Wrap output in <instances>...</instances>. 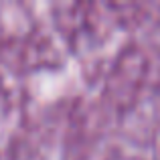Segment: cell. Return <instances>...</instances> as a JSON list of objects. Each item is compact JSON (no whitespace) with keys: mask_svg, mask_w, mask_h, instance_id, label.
Masks as SVG:
<instances>
[]
</instances>
